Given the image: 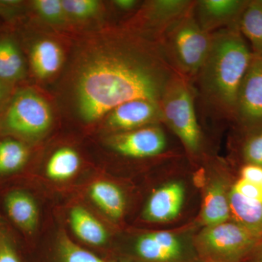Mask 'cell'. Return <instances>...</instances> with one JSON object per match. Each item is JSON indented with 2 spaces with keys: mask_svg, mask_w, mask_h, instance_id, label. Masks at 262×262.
<instances>
[{
  "mask_svg": "<svg viewBox=\"0 0 262 262\" xmlns=\"http://www.w3.org/2000/svg\"><path fill=\"white\" fill-rule=\"evenodd\" d=\"M176 73L159 43L117 36L80 71L76 87L79 114L93 122L132 100L159 103Z\"/></svg>",
  "mask_w": 262,
  "mask_h": 262,
  "instance_id": "1",
  "label": "cell"
},
{
  "mask_svg": "<svg viewBox=\"0 0 262 262\" xmlns=\"http://www.w3.org/2000/svg\"><path fill=\"white\" fill-rule=\"evenodd\" d=\"M252 58L239 27L212 34L209 53L192 82L208 115L234 120L239 89Z\"/></svg>",
  "mask_w": 262,
  "mask_h": 262,
  "instance_id": "2",
  "label": "cell"
},
{
  "mask_svg": "<svg viewBox=\"0 0 262 262\" xmlns=\"http://www.w3.org/2000/svg\"><path fill=\"white\" fill-rule=\"evenodd\" d=\"M194 8L169 28L160 43L173 70L192 82L212 44V34L198 23Z\"/></svg>",
  "mask_w": 262,
  "mask_h": 262,
  "instance_id": "3",
  "label": "cell"
},
{
  "mask_svg": "<svg viewBox=\"0 0 262 262\" xmlns=\"http://www.w3.org/2000/svg\"><path fill=\"white\" fill-rule=\"evenodd\" d=\"M196 96L192 82L177 72L165 88L159 103L163 122L177 134L192 154L200 151L202 141Z\"/></svg>",
  "mask_w": 262,
  "mask_h": 262,
  "instance_id": "4",
  "label": "cell"
},
{
  "mask_svg": "<svg viewBox=\"0 0 262 262\" xmlns=\"http://www.w3.org/2000/svg\"><path fill=\"white\" fill-rule=\"evenodd\" d=\"M259 238L237 223L208 227L200 238L204 262H244Z\"/></svg>",
  "mask_w": 262,
  "mask_h": 262,
  "instance_id": "5",
  "label": "cell"
},
{
  "mask_svg": "<svg viewBox=\"0 0 262 262\" xmlns=\"http://www.w3.org/2000/svg\"><path fill=\"white\" fill-rule=\"evenodd\" d=\"M53 113L49 103L35 91L23 89L12 99L5 123L11 133L25 137H37L51 126Z\"/></svg>",
  "mask_w": 262,
  "mask_h": 262,
  "instance_id": "6",
  "label": "cell"
},
{
  "mask_svg": "<svg viewBox=\"0 0 262 262\" xmlns=\"http://www.w3.org/2000/svg\"><path fill=\"white\" fill-rule=\"evenodd\" d=\"M234 120L251 130L262 129V56L253 54L239 89Z\"/></svg>",
  "mask_w": 262,
  "mask_h": 262,
  "instance_id": "7",
  "label": "cell"
},
{
  "mask_svg": "<svg viewBox=\"0 0 262 262\" xmlns=\"http://www.w3.org/2000/svg\"><path fill=\"white\" fill-rule=\"evenodd\" d=\"M108 144L122 156L147 158L161 155L166 148L167 140L163 129L155 124L118 133L108 138Z\"/></svg>",
  "mask_w": 262,
  "mask_h": 262,
  "instance_id": "8",
  "label": "cell"
},
{
  "mask_svg": "<svg viewBox=\"0 0 262 262\" xmlns=\"http://www.w3.org/2000/svg\"><path fill=\"white\" fill-rule=\"evenodd\" d=\"M191 0H152L144 5L140 14V29L147 39L160 43L164 34L194 8Z\"/></svg>",
  "mask_w": 262,
  "mask_h": 262,
  "instance_id": "9",
  "label": "cell"
},
{
  "mask_svg": "<svg viewBox=\"0 0 262 262\" xmlns=\"http://www.w3.org/2000/svg\"><path fill=\"white\" fill-rule=\"evenodd\" d=\"M248 3L243 0H199L195 1L194 13L202 28L213 34L221 29L239 27Z\"/></svg>",
  "mask_w": 262,
  "mask_h": 262,
  "instance_id": "10",
  "label": "cell"
},
{
  "mask_svg": "<svg viewBox=\"0 0 262 262\" xmlns=\"http://www.w3.org/2000/svg\"><path fill=\"white\" fill-rule=\"evenodd\" d=\"M163 122L159 103L136 99L119 105L108 114L106 124L113 130L125 132Z\"/></svg>",
  "mask_w": 262,
  "mask_h": 262,
  "instance_id": "11",
  "label": "cell"
},
{
  "mask_svg": "<svg viewBox=\"0 0 262 262\" xmlns=\"http://www.w3.org/2000/svg\"><path fill=\"white\" fill-rule=\"evenodd\" d=\"M134 251L144 262H192L180 239L165 231L141 236Z\"/></svg>",
  "mask_w": 262,
  "mask_h": 262,
  "instance_id": "12",
  "label": "cell"
},
{
  "mask_svg": "<svg viewBox=\"0 0 262 262\" xmlns=\"http://www.w3.org/2000/svg\"><path fill=\"white\" fill-rule=\"evenodd\" d=\"M184 187L182 183L170 182L157 189L150 196L144 208V220L151 222L173 220L182 210Z\"/></svg>",
  "mask_w": 262,
  "mask_h": 262,
  "instance_id": "13",
  "label": "cell"
},
{
  "mask_svg": "<svg viewBox=\"0 0 262 262\" xmlns=\"http://www.w3.org/2000/svg\"><path fill=\"white\" fill-rule=\"evenodd\" d=\"M5 208L10 220L28 233L37 229L39 212L32 196L23 191L10 192L5 198Z\"/></svg>",
  "mask_w": 262,
  "mask_h": 262,
  "instance_id": "14",
  "label": "cell"
},
{
  "mask_svg": "<svg viewBox=\"0 0 262 262\" xmlns=\"http://www.w3.org/2000/svg\"><path fill=\"white\" fill-rule=\"evenodd\" d=\"M33 72L40 79H46L61 68L63 53L59 45L50 39H42L34 45L31 51Z\"/></svg>",
  "mask_w": 262,
  "mask_h": 262,
  "instance_id": "15",
  "label": "cell"
},
{
  "mask_svg": "<svg viewBox=\"0 0 262 262\" xmlns=\"http://www.w3.org/2000/svg\"><path fill=\"white\" fill-rule=\"evenodd\" d=\"M70 222L74 233L86 244L100 246L107 241L105 227L84 207L75 206L71 209Z\"/></svg>",
  "mask_w": 262,
  "mask_h": 262,
  "instance_id": "16",
  "label": "cell"
},
{
  "mask_svg": "<svg viewBox=\"0 0 262 262\" xmlns=\"http://www.w3.org/2000/svg\"><path fill=\"white\" fill-rule=\"evenodd\" d=\"M231 213L237 224L257 237L262 236V201L248 199L233 189L229 194Z\"/></svg>",
  "mask_w": 262,
  "mask_h": 262,
  "instance_id": "17",
  "label": "cell"
},
{
  "mask_svg": "<svg viewBox=\"0 0 262 262\" xmlns=\"http://www.w3.org/2000/svg\"><path fill=\"white\" fill-rule=\"evenodd\" d=\"M89 194L95 204L114 220H119L125 209L123 193L115 184L106 181H98L91 186Z\"/></svg>",
  "mask_w": 262,
  "mask_h": 262,
  "instance_id": "18",
  "label": "cell"
},
{
  "mask_svg": "<svg viewBox=\"0 0 262 262\" xmlns=\"http://www.w3.org/2000/svg\"><path fill=\"white\" fill-rule=\"evenodd\" d=\"M229 198L221 183L212 184L207 190L202 210V220L208 227L227 222L230 217Z\"/></svg>",
  "mask_w": 262,
  "mask_h": 262,
  "instance_id": "19",
  "label": "cell"
},
{
  "mask_svg": "<svg viewBox=\"0 0 262 262\" xmlns=\"http://www.w3.org/2000/svg\"><path fill=\"white\" fill-rule=\"evenodd\" d=\"M239 30L251 43L253 54L262 56V5L258 0L248 1L239 20Z\"/></svg>",
  "mask_w": 262,
  "mask_h": 262,
  "instance_id": "20",
  "label": "cell"
},
{
  "mask_svg": "<svg viewBox=\"0 0 262 262\" xmlns=\"http://www.w3.org/2000/svg\"><path fill=\"white\" fill-rule=\"evenodd\" d=\"M25 65L20 50L13 40H0V80L10 83L23 78Z\"/></svg>",
  "mask_w": 262,
  "mask_h": 262,
  "instance_id": "21",
  "label": "cell"
},
{
  "mask_svg": "<svg viewBox=\"0 0 262 262\" xmlns=\"http://www.w3.org/2000/svg\"><path fill=\"white\" fill-rule=\"evenodd\" d=\"M80 158L78 153L70 147L57 150L48 160L46 173L54 181L68 180L79 170Z\"/></svg>",
  "mask_w": 262,
  "mask_h": 262,
  "instance_id": "22",
  "label": "cell"
},
{
  "mask_svg": "<svg viewBox=\"0 0 262 262\" xmlns=\"http://www.w3.org/2000/svg\"><path fill=\"white\" fill-rule=\"evenodd\" d=\"M29 151L20 141L7 139L0 142V174L14 173L27 163Z\"/></svg>",
  "mask_w": 262,
  "mask_h": 262,
  "instance_id": "23",
  "label": "cell"
},
{
  "mask_svg": "<svg viewBox=\"0 0 262 262\" xmlns=\"http://www.w3.org/2000/svg\"><path fill=\"white\" fill-rule=\"evenodd\" d=\"M58 244L61 262H104L94 253L75 244L66 234H62Z\"/></svg>",
  "mask_w": 262,
  "mask_h": 262,
  "instance_id": "24",
  "label": "cell"
},
{
  "mask_svg": "<svg viewBox=\"0 0 262 262\" xmlns=\"http://www.w3.org/2000/svg\"><path fill=\"white\" fill-rule=\"evenodd\" d=\"M67 16L76 19H85L94 16L101 3L96 0H61Z\"/></svg>",
  "mask_w": 262,
  "mask_h": 262,
  "instance_id": "25",
  "label": "cell"
},
{
  "mask_svg": "<svg viewBox=\"0 0 262 262\" xmlns=\"http://www.w3.org/2000/svg\"><path fill=\"white\" fill-rule=\"evenodd\" d=\"M33 5L42 18L52 24L63 23L67 17L61 0H35Z\"/></svg>",
  "mask_w": 262,
  "mask_h": 262,
  "instance_id": "26",
  "label": "cell"
},
{
  "mask_svg": "<svg viewBox=\"0 0 262 262\" xmlns=\"http://www.w3.org/2000/svg\"><path fill=\"white\" fill-rule=\"evenodd\" d=\"M243 148V154L248 164L262 167V129L253 130Z\"/></svg>",
  "mask_w": 262,
  "mask_h": 262,
  "instance_id": "27",
  "label": "cell"
},
{
  "mask_svg": "<svg viewBox=\"0 0 262 262\" xmlns=\"http://www.w3.org/2000/svg\"><path fill=\"white\" fill-rule=\"evenodd\" d=\"M234 190L248 199L262 201V186L241 179L232 187Z\"/></svg>",
  "mask_w": 262,
  "mask_h": 262,
  "instance_id": "28",
  "label": "cell"
},
{
  "mask_svg": "<svg viewBox=\"0 0 262 262\" xmlns=\"http://www.w3.org/2000/svg\"><path fill=\"white\" fill-rule=\"evenodd\" d=\"M0 262H20L14 246L7 236H0Z\"/></svg>",
  "mask_w": 262,
  "mask_h": 262,
  "instance_id": "29",
  "label": "cell"
},
{
  "mask_svg": "<svg viewBox=\"0 0 262 262\" xmlns=\"http://www.w3.org/2000/svg\"><path fill=\"white\" fill-rule=\"evenodd\" d=\"M241 179L262 186V167L247 164L241 170Z\"/></svg>",
  "mask_w": 262,
  "mask_h": 262,
  "instance_id": "30",
  "label": "cell"
},
{
  "mask_svg": "<svg viewBox=\"0 0 262 262\" xmlns=\"http://www.w3.org/2000/svg\"><path fill=\"white\" fill-rule=\"evenodd\" d=\"M113 4L117 9L127 12L135 9L139 5V2L136 0H115L113 1Z\"/></svg>",
  "mask_w": 262,
  "mask_h": 262,
  "instance_id": "31",
  "label": "cell"
},
{
  "mask_svg": "<svg viewBox=\"0 0 262 262\" xmlns=\"http://www.w3.org/2000/svg\"><path fill=\"white\" fill-rule=\"evenodd\" d=\"M258 243L244 262H262V243Z\"/></svg>",
  "mask_w": 262,
  "mask_h": 262,
  "instance_id": "32",
  "label": "cell"
},
{
  "mask_svg": "<svg viewBox=\"0 0 262 262\" xmlns=\"http://www.w3.org/2000/svg\"><path fill=\"white\" fill-rule=\"evenodd\" d=\"M10 87L9 83L0 80V107L4 104L9 97Z\"/></svg>",
  "mask_w": 262,
  "mask_h": 262,
  "instance_id": "33",
  "label": "cell"
},
{
  "mask_svg": "<svg viewBox=\"0 0 262 262\" xmlns=\"http://www.w3.org/2000/svg\"><path fill=\"white\" fill-rule=\"evenodd\" d=\"M17 1H0V15L9 16L11 14V8L10 5L17 4Z\"/></svg>",
  "mask_w": 262,
  "mask_h": 262,
  "instance_id": "34",
  "label": "cell"
},
{
  "mask_svg": "<svg viewBox=\"0 0 262 262\" xmlns=\"http://www.w3.org/2000/svg\"><path fill=\"white\" fill-rule=\"evenodd\" d=\"M258 2L262 5V0H258Z\"/></svg>",
  "mask_w": 262,
  "mask_h": 262,
  "instance_id": "35",
  "label": "cell"
}]
</instances>
